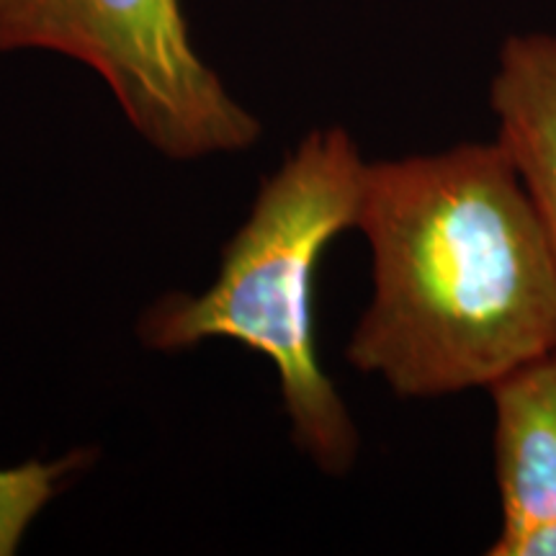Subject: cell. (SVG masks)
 Here are the masks:
<instances>
[{
	"label": "cell",
	"instance_id": "6da1fadb",
	"mask_svg": "<svg viewBox=\"0 0 556 556\" xmlns=\"http://www.w3.org/2000/svg\"><path fill=\"white\" fill-rule=\"evenodd\" d=\"M374 296L348 364L394 394L490 389L556 351V253L497 142L366 165Z\"/></svg>",
	"mask_w": 556,
	"mask_h": 556
},
{
	"label": "cell",
	"instance_id": "7a4b0ae2",
	"mask_svg": "<svg viewBox=\"0 0 556 556\" xmlns=\"http://www.w3.org/2000/svg\"><path fill=\"white\" fill-rule=\"evenodd\" d=\"M366 160L345 129L309 131L263 178L245 225L222 250L217 281L204 294H168L139 319V338L157 351H184L227 338L276 366L291 435L328 475L358 454V430L319 366L312 281L325 248L356 227Z\"/></svg>",
	"mask_w": 556,
	"mask_h": 556
},
{
	"label": "cell",
	"instance_id": "3957f363",
	"mask_svg": "<svg viewBox=\"0 0 556 556\" xmlns=\"http://www.w3.org/2000/svg\"><path fill=\"white\" fill-rule=\"evenodd\" d=\"M21 50L96 70L137 135L170 160L242 152L263 135L201 60L180 0H0V52Z\"/></svg>",
	"mask_w": 556,
	"mask_h": 556
},
{
	"label": "cell",
	"instance_id": "277c9868",
	"mask_svg": "<svg viewBox=\"0 0 556 556\" xmlns=\"http://www.w3.org/2000/svg\"><path fill=\"white\" fill-rule=\"evenodd\" d=\"M503 523L556 518V351L486 389Z\"/></svg>",
	"mask_w": 556,
	"mask_h": 556
},
{
	"label": "cell",
	"instance_id": "5b68a950",
	"mask_svg": "<svg viewBox=\"0 0 556 556\" xmlns=\"http://www.w3.org/2000/svg\"><path fill=\"white\" fill-rule=\"evenodd\" d=\"M490 103L497 142L516 165L556 253V34L510 37Z\"/></svg>",
	"mask_w": 556,
	"mask_h": 556
},
{
	"label": "cell",
	"instance_id": "8992f818",
	"mask_svg": "<svg viewBox=\"0 0 556 556\" xmlns=\"http://www.w3.org/2000/svg\"><path fill=\"white\" fill-rule=\"evenodd\" d=\"M88 458V451H73L52 464L26 462L0 469V556L16 554L26 528L58 495L60 479L83 467Z\"/></svg>",
	"mask_w": 556,
	"mask_h": 556
},
{
	"label": "cell",
	"instance_id": "52a82bcc",
	"mask_svg": "<svg viewBox=\"0 0 556 556\" xmlns=\"http://www.w3.org/2000/svg\"><path fill=\"white\" fill-rule=\"evenodd\" d=\"M490 556H556V518L503 523Z\"/></svg>",
	"mask_w": 556,
	"mask_h": 556
}]
</instances>
